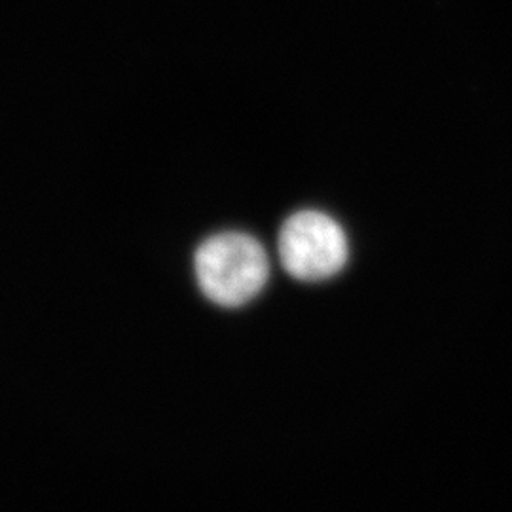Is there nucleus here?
<instances>
[{"instance_id":"2","label":"nucleus","mask_w":512,"mask_h":512,"mask_svg":"<svg viewBox=\"0 0 512 512\" xmlns=\"http://www.w3.org/2000/svg\"><path fill=\"white\" fill-rule=\"evenodd\" d=\"M279 258L287 274L298 281H325L340 274L348 262L344 228L323 211L304 209L281 226Z\"/></svg>"},{"instance_id":"1","label":"nucleus","mask_w":512,"mask_h":512,"mask_svg":"<svg viewBox=\"0 0 512 512\" xmlns=\"http://www.w3.org/2000/svg\"><path fill=\"white\" fill-rule=\"evenodd\" d=\"M194 270L205 298L220 308H241L266 287L270 262L255 238L224 232L198 247Z\"/></svg>"}]
</instances>
